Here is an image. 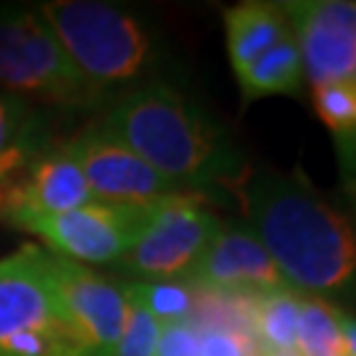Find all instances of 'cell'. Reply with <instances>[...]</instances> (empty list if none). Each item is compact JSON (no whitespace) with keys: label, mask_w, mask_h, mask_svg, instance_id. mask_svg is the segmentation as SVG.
I'll list each match as a JSON object with an SVG mask.
<instances>
[{"label":"cell","mask_w":356,"mask_h":356,"mask_svg":"<svg viewBox=\"0 0 356 356\" xmlns=\"http://www.w3.org/2000/svg\"><path fill=\"white\" fill-rule=\"evenodd\" d=\"M45 259L66 327L82 356H111L127 325V285L51 251H45Z\"/></svg>","instance_id":"obj_7"},{"label":"cell","mask_w":356,"mask_h":356,"mask_svg":"<svg viewBox=\"0 0 356 356\" xmlns=\"http://www.w3.org/2000/svg\"><path fill=\"white\" fill-rule=\"evenodd\" d=\"M88 204L92 193L66 143L53 140L19 177L0 185V222L19 211L58 214Z\"/></svg>","instance_id":"obj_12"},{"label":"cell","mask_w":356,"mask_h":356,"mask_svg":"<svg viewBox=\"0 0 356 356\" xmlns=\"http://www.w3.org/2000/svg\"><path fill=\"white\" fill-rule=\"evenodd\" d=\"M243 101L251 103L269 95H298L304 88V61L296 38L282 40L272 51L259 56L254 64L235 72Z\"/></svg>","instance_id":"obj_16"},{"label":"cell","mask_w":356,"mask_h":356,"mask_svg":"<svg viewBox=\"0 0 356 356\" xmlns=\"http://www.w3.org/2000/svg\"><path fill=\"white\" fill-rule=\"evenodd\" d=\"M188 282L195 291L245 301L291 291L267 248L245 222H222L201 261L188 275Z\"/></svg>","instance_id":"obj_9"},{"label":"cell","mask_w":356,"mask_h":356,"mask_svg":"<svg viewBox=\"0 0 356 356\" xmlns=\"http://www.w3.org/2000/svg\"><path fill=\"white\" fill-rule=\"evenodd\" d=\"M132 298L143 304L161 327L195 317V288L188 280H151L124 282Z\"/></svg>","instance_id":"obj_19"},{"label":"cell","mask_w":356,"mask_h":356,"mask_svg":"<svg viewBox=\"0 0 356 356\" xmlns=\"http://www.w3.org/2000/svg\"><path fill=\"white\" fill-rule=\"evenodd\" d=\"M0 90L40 111L103 108L40 11H0Z\"/></svg>","instance_id":"obj_4"},{"label":"cell","mask_w":356,"mask_h":356,"mask_svg":"<svg viewBox=\"0 0 356 356\" xmlns=\"http://www.w3.org/2000/svg\"><path fill=\"white\" fill-rule=\"evenodd\" d=\"M343 338H346V354L356 356V314L343 312Z\"/></svg>","instance_id":"obj_23"},{"label":"cell","mask_w":356,"mask_h":356,"mask_svg":"<svg viewBox=\"0 0 356 356\" xmlns=\"http://www.w3.org/2000/svg\"><path fill=\"white\" fill-rule=\"evenodd\" d=\"M248 330H251V343H256L261 351H296V338H298V317H301V304L304 296L296 291H280L259 296L248 301Z\"/></svg>","instance_id":"obj_17"},{"label":"cell","mask_w":356,"mask_h":356,"mask_svg":"<svg viewBox=\"0 0 356 356\" xmlns=\"http://www.w3.org/2000/svg\"><path fill=\"white\" fill-rule=\"evenodd\" d=\"M156 356H204L201 325L195 319H188V322L161 327Z\"/></svg>","instance_id":"obj_21"},{"label":"cell","mask_w":356,"mask_h":356,"mask_svg":"<svg viewBox=\"0 0 356 356\" xmlns=\"http://www.w3.org/2000/svg\"><path fill=\"white\" fill-rule=\"evenodd\" d=\"M245 225L291 291L356 309V214L319 193L301 169H259L241 182Z\"/></svg>","instance_id":"obj_1"},{"label":"cell","mask_w":356,"mask_h":356,"mask_svg":"<svg viewBox=\"0 0 356 356\" xmlns=\"http://www.w3.org/2000/svg\"><path fill=\"white\" fill-rule=\"evenodd\" d=\"M343 356H348V354H343Z\"/></svg>","instance_id":"obj_25"},{"label":"cell","mask_w":356,"mask_h":356,"mask_svg":"<svg viewBox=\"0 0 356 356\" xmlns=\"http://www.w3.org/2000/svg\"><path fill=\"white\" fill-rule=\"evenodd\" d=\"M312 88L356 79L354 0H296L282 3Z\"/></svg>","instance_id":"obj_10"},{"label":"cell","mask_w":356,"mask_h":356,"mask_svg":"<svg viewBox=\"0 0 356 356\" xmlns=\"http://www.w3.org/2000/svg\"><path fill=\"white\" fill-rule=\"evenodd\" d=\"M201 343L204 356H259L248 335H238L219 325H201Z\"/></svg>","instance_id":"obj_22"},{"label":"cell","mask_w":356,"mask_h":356,"mask_svg":"<svg viewBox=\"0 0 356 356\" xmlns=\"http://www.w3.org/2000/svg\"><path fill=\"white\" fill-rule=\"evenodd\" d=\"M343 312L314 296H304L296 351L301 356H343Z\"/></svg>","instance_id":"obj_18"},{"label":"cell","mask_w":356,"mask_h":356,"mask_svg":"<svg viewBox=\"0 0 356 356\" xmlns=\"http://www.w3.org/2000/svg\"><path fill=\"white\" fill-rule=\"evenodd\" d=\"M151 206H114L92 201L88 206L58 214L19 211L6 216L3 222L40 238L45 243V251L61 259L85 267L88 264L114 267L135 243L148 219Z\"/></svg>","instance_id":"obj_6"},{"label":"cell","mask_w":356,"mask_h":356,"mask_svg":"<svg viewBox=\"0 0 356 356\" xmlns=\"http://www.w3.org/2000/svg\"><path fill=\"white\" fill-rule=\"evenodd\" d=\"M69 153L76 159L88 179L92 201L114 206H151L164 201L177 191L153 166H148L135 151L114 138L101 122H90L72 140H66Z\"/></svg>","instance_id":"obj_8"},{"label":"cell","mask_w":356,"mask_h":356,"mask_svg":"<svg viewBox=\"0 0 356 356\" xmlns=\"http://www.w3.org/2000/svg\"><path fill=\"white\" fill-rule=\"evenodd\" d=\"M53 327H66V319L53 291L45 248L26 243L0 259V346Z\"/></svg>","instance_id":"obj_11"},{"label":"cell","mask_w":356,"mask_h":356,"mask_svg":"<svg viewBox=\"0 0 356 356\" xmlns=\"http://www.w3.org/2000/svg\"><path fill=\"white\" fill-rule=\"evenodd\" d=\"M222 19H225V42L232 72H241L248 64H254L259 56L280 45L282 40L293 38L282 3L245 0L227 8Z\"/></svg>","instance_id":"obj_13"},{"label":"cell","mask_w":356,"mask_h":356,"mask_svg":"<svg viewBox=\"0 0 356 356\" xmlns=\"http://www.w3.org/2000/svg\"><path fill=\"white\" fill-rule=\"evenodd\" d=\"M38 11L103 103L166 79L161 74L166 64L161 38L135 11L95 0H53Z\"/></svg>","instance_id":"obj_3"},{"label":"cell","mask_w":356,"mask_h":356,"mask_svg":"<svg viewBox=\"0 0 356 356\" xmlns=\"http://www.w3.org/2000/svg\"><path fill=\"white\" fill-rule=\"evenodd\" d=\"M312 101L322 124L335 138L346 191L356 198V79H335L317 85L312 88Z\"/></svg>","instance_id":"obj_15"},{"label":"cell","mask_w":356,"mask_h":356,"mask_svg":"<svg viewBox=\"0 0 356 356\" xmlns=\"http://www.w3.org/2000/svg\"><path fill=\"white\" fill-rule=\"evenodd\" d=\"M51 143L45 111L0 90V185L19 177Z\"/></svg>","instance_id":"obj_14"},{"label":"cell","mask_w":356,"mask_h":356,"mask_svg":"<svg viewBox=\"0 0 356 356\" xmlns=\"http://www.w3.org/2000/svg\"><path fill=\"white\" fill-rule=\"evenodd\" d=\"M222 227L206 195L177 193L156 201L129 251L114 264L124 282L188 280Z\"/></svg>","instance_id":"obj_5"},{"label":"cell","mask_w":356,"mask_h":356,"mask_svg":"<svg viewBox=\"0 0 356 356\" xmlns=\"http://www.w3.org/2000/svg\"><path fill=\"white\" fill-rule=\"evenodd\" d=\"M259 356H301L298 351H269V354H259Z\"/></svg>","instance_id":"obj_24"},{"label":"cell","mask_w":356,"mask_h":356,"mask_svg":"<svg viewBox=\"0 0 356 356\" xmlns=\"http://www.w3.org/2000/svg\"><path fill=\"white\" fill-rule=\"evenodd\" d=\"M159 335H161V325L129 293L127 325H124V332H122V338H119L111 356H156Z\"/></svg>","instance_id":"obj_20"},{"label":"cell","mask_w":356,"mask_h":356,"mask_svg":"<svg viewBox=\"0 0 356 356\" xmlns=\"http://www.w3.org/2000/svg\"><path fill=\"white\" fill-rule=\"evenodd\" d=\"M101 122L177 191L211 195L241 185L245 156L211 116L169 79H156L103 103Z\"/></svg>","instance_id":"obj_2"}]
</instances>
